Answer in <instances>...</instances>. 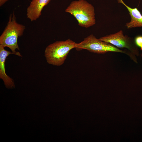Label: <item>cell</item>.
I'll use <instances>...</instances> for the list:
<instances>
[{
    "instance_id": "7a4b0ae2",
    "label": "cell",
    "mask_w": 142,
    "mask_h": 142,
    "mask_svg": "<svg viewBox=\"0 0 142 142\" xmlns=\"http://www.w3.org/2000/svg\"><path fill=\"white\" fill-rule=\"evenodd\" d=\"M65 12L73 15L80 27L88 28L95 23L94 7L85 0L73 1Z\"/></svg>"
},
{
    "instance_id": "ba28073f",
    "label": "cell",
    "mask_w": 142,
    "mask_h": 142,
    "mask_svg": "<svg viewBox=\"0 0 142 142\" xmlns=\"http://www.w3.org/2000/svg\"><path fill=\"white\" fill-rule=\"evenodd\" d=\"M118 3H121L127 8L130 16V21L127 23L126 27L128 29L137 27H142V15L137 8H132L127 5L123 0H117Z\"/></svg>"
},
{
    "instance_id": "8992f818",
    "label": "cell",
    "mask_w": 142,
    "mask_h": 142,
    "mask_svg": "<svg viewBox=\"0 0 142 142\" xmlns=\"http://www.w3.org/2000/svg\"><path fill=\"white\" fill-rule=\"evenodd\" d=\"M4 48L0 45V78L3 81L6 88H13L15 87L14 82L6 73L5 63L6 58L9 55L14 54L12 52L6 50Z\"/></svg>"
},
{
    "instance_id": "3957f363",
    "label": "cell",
    "mask_w": 142,
    "mask_h": 142,
    "mask_svg": "<svg viewBox=\"0 0 142 142\" xmlns=\"http://www.w3.org/2000/svg\"><path fill=\"white\" fill-rule=\"evenodd\" d=\"M77 50L86 49L89 52L98 54H104L108 52H114L125 53L136 63L137 60L135 55L128 50H122L111 44L97 38L91 34L79 43H76L75 48Z\"/></svg>"
},
{
    "instance_id": "5b68a950",
    "label": "cell",
    "mask_w": 142,
    "mask_h": 142,
    "mask_svg": "<svg viewBox=\"0 0 142 142\" xmlns=\"http://www.w3.org/2000/svg\"><path fill=\"white\" fill-rule=\"evenodd\" d=\"M99 39L118 48H126L135 55L138 56L139 55L138 49L133 39L127 35L124 36L121 30Z\"/></svg>"
},
{
    "instance_id": "277c9868",
    "label": "cell",
    "mask_w": 142,
    "mask_h": 142,
    "mask_svg": "<svg viewBox=\"0 0 142 142\" xmlns=\"http://www.w3.org/2000/svg\"><path fill=\"white\" fill-rule=\"evenodd\" d=\"M76 43L70 39L57 41L45 48L44 55L49 64L60 66L64 63L70 51L76 47Z\"/></svg>"
},
{
    "instance_id": "30bf717a",
    "label": "cell",
    "mask_w": 142,
    "mask_h": 142,
    "mask_svg": "<svg viewBox=\"0 0 142 142\" xmlns=\"http://www.w3.org/2000/svg\"><path fill=\"white\" fill-rule=\"evenodd\" d=\"M8 0H0V6H2Z\"/></svg>"
},
{
    "instance_id": "52a82bcc",
    "label": "cell",
    "mask_w": 142,
    "mask_h": 142,
    "mask_svg": "<svg viewBox=\"0 0 142 142\" xmlns=\"http://www.w3.org/2000/svg\"><path fill=\"white\" fill-rule=\"evenodd\" d=\"M50 0H32L27 9V17L31 21L36 20L41 14L44 7L46 6Z\"/></svg>"
},
{
    "instance_id": "9c48e42d",
    "label": "cell",
    "mask_w": 142,
    "mask_h": 142,
    "mask_svg": "<svg viewBox=\"0 0 142 142\" xmlns=\"http://www.w3.org/2000/svg\"><path fill=\"white\" fill-rule=\"evenodd\" d=\"M134 42L136 45L142 50V36H136L135 38Z\"/></svg>"
},
{
    "instance_id": "6da1fadb",
    "label": "cell",
    "mask_w": 142,
    "mask_h": 142,
    "mask_svg": "<svg viewBox=\"0 0 142 142\" xmlns=\"http://www.w3.org/2000/svg\"><path fill=\"white\" fill-rule=\"evenodd\" d=\"M25 29L24 26L17 23L13 12L10 14L7 25L0 37V45L8 47L14 54L22 57L16 50H19L17 39L23 35Z\"/></svg>"
}]
</instances>
